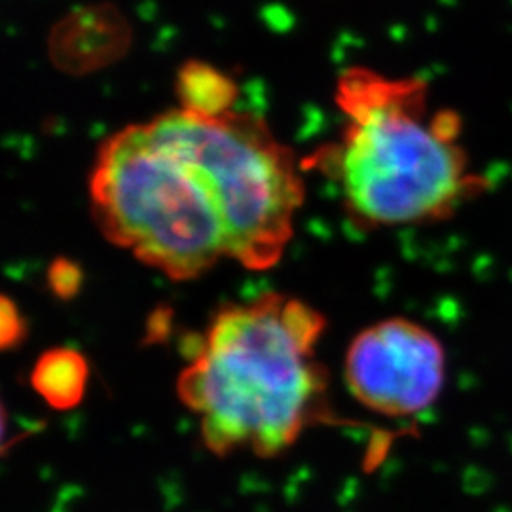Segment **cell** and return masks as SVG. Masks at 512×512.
<instances>
[{
	"label": "cell",
	"instance_id": "cell-6",
	"mask_svg": "<svg viewBox=\"0 0 512 512\" xmlns=\"http://www.w3.org/2000/svg\"><path fill=\"white\" fill-rule=\"evenodd\" d=\"M177 95L181 109L205 118H220L234 112L238 84L217 67L190 59L177 74Z\"/></svg>",
	"mask_w": 512,
	"mask_h": 512
},
{
	"label": "cell",
	"instance_id": "cell-9",
	"mask_svg": "<svg viewBox=\"0 0 512 512\" xmlns=\"http://www.w3.org/2000/svg\"><path fill=\"white\" fill-rule=\"evenodd\" d=\"M25 334V323L16 310V306L10 302L8 296L2 298V348H10L18 344Z\"/></svg>",
	"mask_w": 512,
	"mask_h": 512
},
{
	"label": "cell",
	"instance_id": "cell-2",
	"mask_svg": "<svg viewBox=\"0 0 512 512\" xmlns=\"http://www.w3.org/2000/svg\"><path fill=\"white\" fill-rule=\"evenodd\" d=\"M349 124L330 164L351 213L370 226H414L450 219L486 190L459 145L454 112L427 118L425 90L349 73L338 90Z\"/></svg>",
	"mask_w": 512,
	"mask_h": 512
},
{
	"label": "cell",
	"instance_id": "cell-7",
	"mask_svg": "<svg viewBox=\"0 0 512 512\" xmlns=\"http://www.w3.org/2000/svg\"><path fill=\"white\" fill-rule=\"evenodd\" d=\"M38 395L57 410H69L82 401L88 384V363L74 349L44 353L31 374Z\"/></svg>",
	"mask_w": 512,
	"mask_h": 512
},
{
	"label": "cell",
	"instance_id": "cell-4",
	"mask_svg": "<svg viewBox=\"0 0 512 512\" xmlns=\"http://www.w3.org/2000/svg\"><path fill=\"white\" fill-rule=\"evenodd\" d=\"M148 124L202 171L219 203L228 256L249 270L275 266L304 202L291 150L260 118L241 112L205 118L169 110Z\"/></svg>",
	"mask_w": 512,
	"mask_h": 512
},
{
	"label": "cell",
	"instance_id": "cell-1",
	"mask_svg": "<svg viewBox=\"0 0 512 512\" xmlns=\"http://www.w3.org/2000/svg\"><path fill=\"white\" fill-rule=\"evenodd\" d=\"M325 319L298 298L226 306L179 378V395L213 454L274 458L325 418L327 370L315 361Z\"/></svg>",
	"mask_w": 512,
	"mask_h": 512
},
{
	"label": "cell",
	"instance_id": "cell-5",
	"mask_svg": "<svg viewBox=\"0 0 512 512\" xmlns=\"http://www.w3.org/2000/svg\"><path fill=\"white\" fill-rule=\"evenodd\" d=\"M346 380L351 395L366 408L389 418H410L437 403L446 382V353L431 330L391 317L353 338Z\"/></svg>",
	"mask_w": 512,
	"mask_h": 512
},
{
	"label": "cell",
	"instance_id": "cell-8",
	"mask_svg": "<svg viewBox=\"0 0 512 512\" xmlns=\"http://www.w3.org/2000/svg\"><path fill=\"white\" fill-rule=\"evenodd\" d=\"M50 287L59 298H71L78 293L82 285V272L80 268L65 258L55 260L48 272Z\"/></svg>",
	"mask_w": 512,
	"mask_h": 512
},
{
	"label": "cell",
	"instance_id": "cell-3",
	"mask_svg": "<svg viewBox=\"0 0 512 512\" xmlns=\"http://www.w3.org/2000/svg\"><path fill=\"white\" fill-rule=\"evenodd\" d=\"M90 198L101 234L173 281L196 279L228 256L211 186L148 122L120 129L101 145Z\"/></svg>",
	"mask_w": 512,
	"mask_h": 512
}]
</instances>
